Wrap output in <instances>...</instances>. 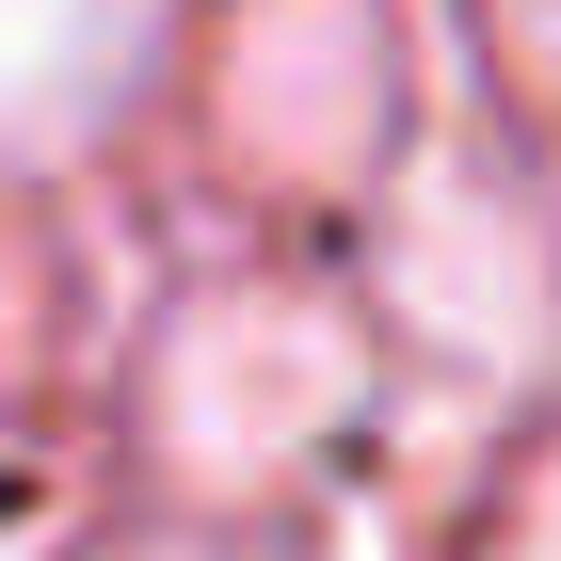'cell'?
Masks as SVG:
<instances>
[{
	"label": "cell",
	"mask_w": 561,
	"mask_h": 561,
	"mask_svg": "<svg viewBox=\"0 0 561 561\" xmlns=\"http://www.w3.org/2000/svg\"><path fill=\"white\" fill-rule=\"evenodd\" d=\"M161 65V0H0V161H81Z\"/></svg>",
	"instance_id": "4"
},
{
	"label": "cell",
	"mask_w": 561,
	"mask_h": 561,
	"mask_svg": "<svg viewBox=\"0 0 561 561\" xmlns=\"http://www.w3.org/2000/svg\"><path fill=\"white\" fill-rule=\"evenodd\" d=\"M386 305L449 369H497V386L546 369L561 353V257H546V225H529V193L481 176V161H433L401 193V225H386Z\"/></svg>",
	"instance_id": "3"
},
{
	"label": "cell",
	"mask_w": 561,
	"mask_h": 561,
	"mask_svg": "<svg viewBox=\"0 0 561 561\" xmlns=\"http://www.w3.org/2000/svg\"><path fill=\"white\" fill-rule=\"evenodd\" d=\"M386 113H401L386 0H241V16H225L209 129H225L241 176H273V193H353V176L386 161Z\"/></svg>",
	"instance_id": "2"
},
{
	"label": "cell",
	"mask_w": 561,
	"mask_h": 561,
	"mask_svg": "<svg viewBox=\"0 0 561 561\" xmlns=\"http://www.w3.org/2000/svg\"><path fill=\"white\" fill-rule=\"evenodd\" d=\"M481 33H497V65L529 96H561V0H481Z\"/></svg>",
	"instance_id": "5"
},
{
	"label": "cell",
	"mask_w": 561,
	"mask_h": 561,
	"mask_svg": "<svg viewBox=\"0 0 561 561\" xmlns=\"http://www.w3.org/2000/svg\"><path fill=\"white\" fill-rule=\"evenodd\" d=\"M353 401H369V353H353V321L321 289H289V273L193 289L161 321V353H145V449H161L193 497H273V481H305L353 433Z\"/></svg>",
	"instance_id": "1"
},
{
	"label": "cell",
	"mask_w": 561,
	"mask_h": 561,
	"mask_svg": "<svg viewBox=\"0 0 561 561\" xmlns=\"http://www.w3.org/2000/svg\"><path fill=\"white\" fill-rule=\"evenodd\" d=\"M481 561H561V449L514 481V514H497V546H481Z\"/></svg>",
	"instance_id": "6"
},
{
	"label": "cell",
	"mask_w": 561,
	"mask_h": 561,
	"mask_svg": "<svg viewBox=\"0 0 561 561\" xmlns=\"http://www.w3.org/2000/svg\"><path fill=\"white\" fill-rule=\"evenodd\" d=\"M145 561H225V546H145Z\"/></svg>",
	"instance_id": "8"
},
{
	"label": "cell",
	"mask_w": 561,
	"mask_h": 561,
	"mask_svg": "<svg viewBox=\"0 0 561 561\" xmlns=\"http://www.w3.org/2000/svg\"><path fill=\"white\" fill-rule=\"evenodd\" d=\"M0 561H65V514H48L33 466H0Z\"/></svg>",
	"instance_id": "7"
}]
</instances>
